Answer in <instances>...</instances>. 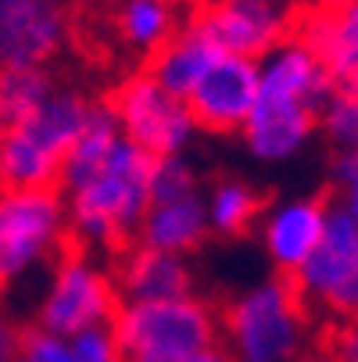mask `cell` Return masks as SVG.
Segmentation results:
<instances>
[{
  "instance_id": "cell-1",
  "label": "cell",
  "mask_w": 358,
  "mask_h": 362,
  "mask_svg": "<svg viewBox=\"0 0 358 362\" xmlns=\"http://www.w3.org/2000/svg\"><path fill=\"white\" fill-rule=\"evenodd\" d=\"M150 169L155 158L119 136L97 165L61 180L58 194L65 201L72 247L112 258L133 244L150 204Z\"/></svg>"
},
{
  "instance_id": "cell-2",
  "label": "cell",
  "mask_w": 358,
  "mask_h": 362,
  "mask_svg": "<svg viewBox=\"0 0 358 362\" xmlns=\"http://www.w3.org/2000/svg\"><path fill=\"white\" fill-rule=\"evenodd\" d=\"M290 276H262L219 305V348L233 362H297L323 341Z\"/></svg>"
},
{
  "instance_id": "cell-3",
  "label": "cell",
  "mask_w": 358,
  "mask_h": 362,
  "mask_svg": "<svg viewBox=\"0 0 358 362\" xmlns=\"http://www.w3.org/2000/svg\"><path fill=\"white\" fill-rule=\"evenodd\" d=\"M97 97L83 86L58 83L43 105L8 122L0 133V190H47L58 187L61 162L86 126Z\"/></svg>"
},
{
  "instance_id": "cell-4",
  "label": "cell",
  "mask_w": 358,
  "mask_h": 362,
  "mask_svg": "<svg viewBox=\"0 0 358 362\" xmlns=\"http://www.w3.org/2000/svg\"><path fill=\"white\" fill-rule=\"evenodd\" d=\"M112 330L122 362H190L219 344V305L201 291L165 301H122Z\"/></svg>"
},
{
  "instance_id": "cell-5",
  "label": "cell",
  "mask_w": 358,
  "mask_h": 362,
  "mask_svg": "<svg viewBox=\"0 0 358 362\" xmlns=\"http://www.w3.org/2000/svg\"><path fill=\"white\" fill-rule=\"evenodd\" d=\"M65 247L72 237L58 187L0 190V294L43 276Z\"/></svg>"
},
{
  "instance_id": "cell-6",
  "label": "cell",
  "mask_w": 358,
  "mask_h": 362,
  "mask_svg": "<svg viewBox=\"0 0 358 362\" xmlns=\"http://www.w3.org/2000/svg\"><path fill=\"white\" fill-rule=\"evenodd\" d=\"M119 291L112 262L83 247H65L43 273L32 308V327L72 337L90 327H108L119 313Z\"/></svg>"
},
{
  "instance_id": "cell-7",
  "label": "cell",
  "mask_w": 358,
  "mask_h": 362,
  "mask_svg": "<svg viewBox=\"0 0 358 362\" xmlns=\"http://www.w3.org/2000/svg\"><path fill=\"white\" fill-rule=\"evenodd\" d=\"M105 105L112 108L119 133L140 151H147L150 158L186 154L201 136L186 100L169 93L147 69L122 76L105 97Z\"/></svg>"
},
{
  "instance_id": "cell-8",
  "label": "cell",
  "mask_w": 358,
  "mask_h": 362,
  "mask_svg": "<svg viewBox=\"0 0 358 362\" xmlns=\"http://www.w3.org/2000/svg\"><path fill=\"white\" fill-rule=\"evenodd\" d=\"M290 280L323 327L358 313V226L337 201H330L319 247Z\"/></svg>"
},
{
  "instance_id": "cell-9",
  "label": "cell",
  "mask_w": 358,
  "mask_h": 362,
  "mask_svg": "<svg viewBox=\"0 0 358 362\" xmlns=\"http://www.w3.org/2000/svg\"><path fill=\"white\" fill-rule=\"evenodd\" d=\"M190 18L222 54L258 62L280 40L297 33L301 11L294 0H201Z\"/></svg>"
},
{
  "instance_id": "cell-10",
  "label": "cell",
  "mask_w": 358,
  "mask_h": 362,
  "mask_svg": "<svg viewBox=\"0 0 358 362\" xmlns=\"http://www.w3.org/2000/svg\"><path fill=\"white\" fill-rule=\"evenodd\" d=\"M72 43L68 0H0V72L50 69Z\"/></svg>"
},
{
  "instance_id": "cell-11",
  "label": "cell",
  "mask_w": 358,
  "mask_h": 362,
  "mask_svg": "<svg viewBox=\"0 0 358 362\" xmlns=\"http://www.w3.org/2000/svg\"><path fill=\"white\" fill-rule=\"evenodd\" d=\"M330 194H297L265 201L258 216V247L276 276H294L323 240L326 216H330Z\"/></svg>"
},
{
  "instance_id": "cell-12",
  "label": "cell",
  "mask_w": 358,
  "mask_h": 362,
  "mask_svg": "<svg viewBox=\"0 0 358 362\" xmlns=\"http://www.w3.org/2000/svg\"><path fill=\"white\" fill-rule=\"evenodd\" d=\"M254 100H258V62L240 54H219L190 90L186 108L201 133L237 136Z\"/></svg>"
},
{
  "instance_id": "cell-13",
  "label": "cell",
  "mask_w": 358,
  "mask_h": 362,
  "mask_svg": "<svg viewBox=\"0 0 358 362\" xmlns=\"http://www.w3.org/2000/svg\"><path fill=\"white\" fill-rule=\"evenodd\" d=\"M316 115H319V108H312V105H301V100L258 90V100H254V108L244 119L237 136L254 162L287 165L297 154L309 151L312 140L319 136Z\"/></svg>"
},
{
  "instance_id": "cell-14",
  "label": "cell",
  "mask_w": 358,
  "mask_h": 362,
  "mask_svg": "<svg viewBox=\"0 0 358 362\" xmlns=\"http://www.w3.org/2000/svg\"><path fill=\"white\" fill-rule=\"evenodd\" d=\"M108 262L122 301H165L197 291V273L186 255L158 251L133 240L119 255H112Z\"/></svg>"
},
{
  "instance_id": "cell-15",
  "label": "cell",
  "mask_w": 358,
  "mask_h": 362,
  "mask_svg": "<svg viewBox=\"0 0 358 362\" xmlns=\"http://www.w3.org/2000/svg\"><path fill=\"white\" fill-rule=\"evenodd\" d=\"M258 90L319 108L330 97L333 83H330V72L319 62V54L294 33V36L280 40L269 54L258 58Z\"/></svg>"
},
{
  "instance_id": "cell-16",
  "label": "cell",
  "mask_w": 358,
  "mask_h": 362,
  "mask_svg": "<svg viewBox=\"0 0 358 362\" xmlns=\"http://www.w3.org/2000/svg\"><path fill=\"white\" fill-rule=\"evenodd\" d=\"M136 240L172 255H197L208 240V219H204V187L172 194V197H150L147 212L140 219Z\"/></svg>"
},
{
  "instance_id": "cell-17",
  "label": "cell",
  "mask_w": 358,
  "mask_h": 362,
  "mask_svg": "<svg viewBox=\"0 0 358 362\" xmlns=\"http://www.w3.org/2000/svg\"><path fill=\"white\" fill-rule=\"evenodd\" d=\"M297 36L319 54L333 90H358V0L340 11H301Z\"/></svg>"
},
{
  "instance_id": "cell-18",
  "label": "cell",
  "mask_w": 358,
  "mask_h": 362,
  "mask_svg": "<svg viewBox=\"0 0 358 362\" xmlns=\"http://www.w3.org/2000/svg\"><path fill=\"white\" fill-rule=\"evenodd\" d=\"M186 18V0H115L112 8L115 40L136 62H147Z\"/></svg>"
},
{
  "instance_id": "cell-19",
  "label": "cell",
  "mask_w": 358,
  "mask_h": 362,
  "mask_svg": "<svg viewBox=\"0 0 358 362\" xmlns=\"http://www.w3.org/2000/svg\"><path fill=\"white\" fill-rule=\"evenodd\" d=\"M222 54V50L208 40V33H204L193 18H186L155 54H150L143 62V69L155 76L169 93L176 97H190V90L197 86V79L208 72V65Z\"/></svg>"
},
{
  "instance_id": "cell-20",
  "label": "cell",
  "mask_w": 358,
  "mask_h": 362,
  "mask_svg": "<svg viewBox=\"0 0 358 362\" xmlns=\"http://www.w3.org/2000/svg\"><path fill=\"white\" fill-rule=\"evenodd\" d=\"M262 209V190L240 176H219L204 183V219H208V237L215 240H240L254 233Z\"/></svg>"
},
{
  "instance_id": "cell-21",
  "label": "cell",
  "mask_w": 358,
  "mask_h": 362,
  "mask_svg": "<svg viewBox=\"0 0 358 362\" xmlns=\"http://www.w3.org/2000/svg\"><path fill=\"white\" fill-rule=\"evenodd\" d=\"M58 90L50 69H4L0 72V112L8 122L32 115L43 100Z\"/></svg>"
},
{
  "instance_id": "cell-22",
  "label": "cell",
  "mask_w": 358,
  "mask_h": 362,
  "mask_svg": "<svg viewBox=\"0 0 358 362\" xmlns=\"http://www.w3.org/2000/svg\"><path fill=\"white\" fill-rule=\"evenodd\" d=\"M316 133L333 158L358 151V90H330L316 115Z\"/></svg>"
},
{
  "instance_id": "cell-23",
  "label": "cell",
  "mask_w": 358,
  "mask_h": 362,
  "mask_svg": "<svg viewBox=\"0 0 358 362\" xmlns=\"http://www.w3.org/2000/svg\"><path fill=\"white\" fill-rule=\"evenodd\" d=\"M15 362H79V355H76V348H72L68 337L25 323Z\"/></svg>"
},
{
  "instance_id": "cell-24",
  "label": "cell",
  "mask_w": 358,
  "mask_h": 362,
  "mask_svg": "<svg viewBox=\"0 0 358 362\" xmlns=\"http://www.w3.org/2000/svg\"><path fill=\"white\" fill-rule=\"evenodd\" d=\"M79 362H122V348L115 341V330L112 323L108 327H90V330H79L68 337Z\"/></svg>"
},
{
  "instance_id": "cell-25",
  "label": "cell",
  "mask_w": 358,
  "mask_h": 362,
  "mask_svg": "<svg viewBox=\"0 0 358 362\" xmlns=\"http://www.w3.org/2000/svg\"><path fill=\"white\" fill-rule=\"evenodd\" d=\"M323 344L340 358V362H358V313L330 323L323 330Z\"/></svg>"
},
{
  "instance_id": "cell-26",
  "label": "cell",
  "mask_w": 358,
  "mask_h": 362,
  "mask_svg": "<svg viewBox=\"0 0 358 362\" xmlns=\"http://www.w3.org/2000/svg\"><path fill=\"white\" fill-rule=\"evenodd\" d=\"M18 341H22V323L15 320V313L4 305V294H0V362H15Z\"/></svg>"
},
{
  "instance_id": "cell-27",
  "label": "cell",
  "mask_w": 358,
  "mask_h": 362,
  "mask_svg": "<svg viewBox=\"0 0 358 362\" xmlns=\"http://www.w3.org/2000/svg\"><path fill=\"white\" fill-rule=\"evenodd\" d=\"M297 362H340V358H337V355H333V351H330V348H326L323 341H319V344H316L312 351H304V355H301Z\"/></svg>"
},
{
  "instance_id": "cell-28",
  "label": "cell",
  "mask_w": 358,
  "mask_h": 362,
  "mask_svg": "<svg viewBox=\"0 0 358 362\" xmlns=\"http://www.w3.org/2000/svg\"><path fill=\"white\" fill-rule=\"evenodd\" d=\"M304 11H340V8H347V4H354V0H304Z\"/></svg>"
},
{
  "instance_id": "cell-29",
  "label": "cell",
  "mask_w": 358,
  "mask_h": 362,
  "mask_svg": "<svg viewBox=\"0 0 358 362\" xmlns=\"http://www.w3.org/2000/svg\"><path fill=\"white\" fill-rule=\"evenodd\" d=\"M190 362H233V358L226 355V348H219V344H215V348H208V351H201V355H193Z\"/></svg>"
},
{
  "instance_id": "cell-30",
  "label": "cell",
  "mask_w": 358,
  "mask_h": 362,
  "mask_svg": "<svg viewBox=\"0 0 358 362\" xmlns=\"http://www.w3.org/2000/svg\"><path fill=\"white\" fill-rule=\"evenodd\" d=\"M8 129V119H4V112H0V133H4Z\"/></svg>"
},
{
  "instance_id": "cell-31",
  "label": "cell",
  "mask_w": 358,
  "mask_h": 362,
  "mask_svg": "<svg viewBox=\"0 0 358 362\" xmlns=\"http://www.w3.org/2000/svg\"><path fill=\"white\" fill-rule=\"evenodd\" d=\"M294 4H297V0H294Z\"/></svg>"
}]
</instances>
